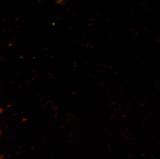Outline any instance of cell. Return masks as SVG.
Here are the masks:
<instances>
[{
  "label": "cell",
  "instance_id": "obj_2",
  "mask_svg": "<svg viewBox=\"0 0 160 159\" xmlns=\"http://www.w3.org/2000/svg\"></svg>",
  "mask_w": 160,
  "mask_h": 159
},
{
  "label": "cell",
  "instance_id": "obj_1",
  "mask_svg": "<svg viewBox=\"0 0 160 159\" xmlns=\"http://www.w3.org/2000/svg\"><path fill=\"white\" fill-rule=\"evenodd\" d=\"M2 159V157L0 156V159Z\"/></svg>",
  "mask_w": 160,
  "mask_h": 159
}]
</instances>
